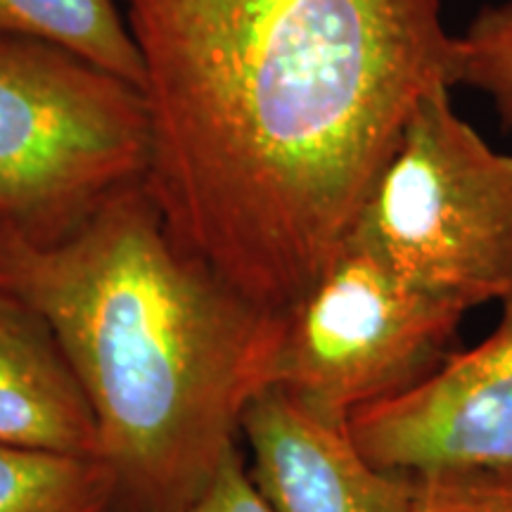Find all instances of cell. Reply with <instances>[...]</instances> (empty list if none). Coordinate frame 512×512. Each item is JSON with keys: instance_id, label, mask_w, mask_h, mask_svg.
<instances>
[{"instance_id": "cell-14", "label": "cell", "mask_w": 512, "mask_h": 512, "mask_svg": "<svg viewBox=\"0 0 512 512\" xmlns=\"http://www.w3.org/2000/svg\"><path fill=\"white\" fill-rule=\"evenodd\" d=\"M510 131H512V126H510Z\"/></svg>"}, {"instance_id": "cell-8", "label": "cell", "mask_w": 512, "mask_h": 512, "mask_svg": "<svg viewBox=\"0 0 512 512\" xmlns=\"http://www.w3.org/2000/svg\"><path fill=\"white\" fill-rule=\"evenodd\" d=\"M0 446L98 456V427L53 332L0 292Z\"/></svg>"}, {"instance_id": "cell-11", "label": "cell", "mask_w": 512, "mask_h": 512, "mask_svg": "<svg viewBox=\"0 0 512 512\" xmlns=\"http://www.w3.org/2000/svg\"><path fill=\"white\" fill-rule=\"evenodd\" d=\"M472 86L494 100L503 126H512V0L486 8L456 36L453 86Z\"/></svg>"}, {"instance_id": "cell-12", "label": "cell", "mask_w": 512, "mask_h": 512, "mask_svg": "<svg viewBox=\"0 0 512 512\" xmlns=\"http://www.w3.org/2000/svg\"><path fill=\"white\" fill-rule=\"evenodd\" d=\"M413 512H512V467L415 475Z\"/></svg>"}, {"instance_id": "cell-2", "label": "cell", "mask_w": 512, "mask_h": 512, "mask_svg": "<svg viewBox=\"0 0 512 512\" xmlns=\"http://www.w3.org/2000/svg\"><path fill=\"white\" fill-rule=\"evenodd\" d=\"M0 292L53 332L79 380L117 512H176L238 448L283 316L176 245L143 181L55 240L0 228Z\"/></svg>"}, {"instance_id": "cell-5", "label": "cell", "mask_w": 512, "mask_h": 512, "mask_svg": "<svg viewBox=\"0 0 512 512\" xmlns=\"http://www.w3.org/2000/svg\"><path fill=\"white\" fill-rule=\"evenodd\" d=\"M465 313L406 283L349 235L311 290L283 313L268 387L347 425L361 408L427 380L453 351Z\"/></svg>"}, {"instance_id": "cell-9", "label": "cell", "mask_w": 512, "mask_h": 512, "mask_svg": "<svg viewBox=\"0 0 512 512\" xmlns=\"http://www.w3.org/2000/svg\"><path fill=\"white\" fill-rule=\"evenodd\" d=\"M0 34L67 50L143 86V64L119 0H0Z\"/></svg>"}, {"instance_id": "cell-6", "label": "cell", "mask_w": 512, "mask_h": 512, "mask_svg": "<svg viewBox=\"0 0 512 512\" xmlns=\"http://www.w3.org/2000/svg\"><path fill=\"white\" fill-rule=\"evenodd\" d=\"M496 330L451 351L408 392L361 408L347 427L370 463L401 475L512 467V290Z\"/></svg>"}, {"instance_id": "cell-13", "label": "cell", "mask_w": 512, "mask_h": 512, "mask_svg": "<svg viewBox=\"0 0 512 512\" xmlns=\"http://www.w3.org/2000/svg\"><path fill=\"white\" fill-rule=\"evenodd\" d=\"M176 512H271V508L249 477L245 456L235 448L200 494Z\"/></svg>"}, {"instance_id": "cell-1", "label": "cell", "mask_w": 512, "mask_h": 512, "mask_svg": "<svg viewBox=\"0 0 512 512\" xmlns=\"http://www.w3.org/2000/svg\"><path fill=\"white\" fill-rule=\"evenodd\" d=\"M143 176L178 247L290 311L344 247L418 102L453 88L441 0H119Z\"/></svg>"}, {"instance_id": "cell-7", "label": "cell", "mask_w": 512, "mask_h": 512, "mask_svg": "<svg viewBox=\"0 0 512 512\" xmlns=\"http://www.w3.org/2000/svg\"><path fill=\"white\" fill-rule=\"evenodd\" d=\"M249 477L271 512H413V477L363 456L347 425L266 387L240 420Z\"/></svg>"}, {"instance_id": "cell-10", "label": "cell", "mask_w": 512, "mask_h": 512, "mask_svg": "<svg viewBox=\"0 0 512 512\" xmlns=\"http://www.w3.org/2000/svg\"><path fill=\"white\" fill-rule=\"evenodd\" d=\"M0 512H117V484L98 456L0 446Z\"/></svg>"}, {"instance_id": "cell-4", "label": "cell", "mask_w": 512, "mask_h": 512, "mask_svg": "<svg viewBox=\"0 0 512 512\" xmlns=\"http://www.w3.org/2000/svg\"><path fill=\"white\" fill-rule=\"evenodd\" d=\"M448 91L418 102L351 235L406 283L470 311L512 290V155L460 119Z\"/></svg>"}, {"instance_id": "cell-3", "label": "cell", "mask_w": 512, "mask_h": 512, "mask_svg": "<svg viewBox=\"0 0 512 512\" xmlns=\"http://www.w3.org/2000/svg\"><path fill=\"white\" fill-rule=\"evenodd\" d=\"M138 88L67 50L0 34V228L55 240L143 181Z\"/></svg>"}]
</instances>
